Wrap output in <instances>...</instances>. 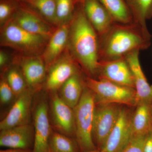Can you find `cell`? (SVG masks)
<instances>
[{
	"mask_svg": "<svg viewBox=\"0 0 152 152\" xmlns=\"http://www.w3.org/2000/svg\"><path fill=\"white\" fill-rule=\"evenodd\" d=\"M68 47L73 58L91 76L97 75L99 37L87 18L83 7L74 13L70 24Z\"/></svg>",
	"mask_w": 152,
	"mask_h": 152,
	"instance_id": "1",
	"label": "cell"
},
{
	"mask_svg": "<svg viewBox=\"0 0 152 152\" xmlns=\"http://www.w3.org/2000/svg\"><path fill=\"white\" fill-rule=\"evenodd\" d=\"M151 41L134 23H115L107 32L99 37V61L118 59L132 52L147 49Z\"/></svg>",
	"mask_w": 152,
	"mask_h": 152,
	"instance_id": "2",
	"label": "cell"
},
{
	"mask_svg": "<svg viewBox=\"0 0 152 152\" xmlns=\"http://www.w3.org/2000/svg\"><path fill=\"white\" fill-rule=\"evenodd\" d=\"M49 40L26 31L12 20L4 25L1 31V45L12 48L24 56L42 54Z\"/></svg>",
	"mask_w": 152,
	"mask_h": 152,
	"instance_id": "3",
	"label": "cell"
},
{
	"mask_svg": "<svg viewBox=\"0 0 152 152\" xmlns=\"http://www.w3.org/2000/svg\"><path fill=\"white\" fill-rule=\"evenodd\" d=\"M94 96L85 86L78 103L73 109L77 142L83 152L95 150L93 131L96 108Z\"/></svg>",
	"mask_w": 152,
	"mask_h": 152,
	"instance_id": "4",
	"label": "cell"
},
{
	"mask_svg": "<svg viewBox=\"0 0 152 152\" xmlns=\"http://www.w3.org/2000/svg\"><path fill=\"white\" fill-rule=\"evenodd\" d=\"M85 85L92 91L95 103L98 104H115L136 106L135 88L122 86L105 80H97L88 77Z\"/></svg>",
	"mask_w": 152,
	"mask_h": 152,
	"instance_id": "5",
	"label": "cell"
},
{
	"mask_svg": "<svg viewBox=\"0 0 152 152\" xmlns=\"http://www.w3.org/2000/svg\"><path fill=\"white\" fill-rule=\"evenodd\" d=\"M34 140L32 152H50L49 140L52 128L50 121L49 103L45 96L38 97L33 107Z\"/></svg>",
	"mask_w": 152,
	"mask_h": 152,
	"instance_id": "6",
	"label": "cell"
},
{
	"mask_svg": "<svg viewBox=\"0 0 152 152\" xmlns=\"http://www.w3.org/2000/svg\"><path fill=\"white\" fill-rule=\"evenodd\" d=\"M49 94V116L53 129L70 137L75 136V121L73 109L63 102L58 92Z\"/></svg>",
	"mask_w": 152,
	"mask_h": 152,
	"instance_id": "7",
	"label": "cell"
},
{
	"mask_svg": "<svg viewBox=\"0 0 152 152\" xmlns=\"http://www.w3.org/2000/svg\"><path fill=\"white\" fill-rule=\"evenodd\" d=\"M121 109V107L118 104L96 105L93 136V139L94 138L99 151H100L103 147L106 140L115 124Z\"/></svg>",
	"mask_w": 152,
	"mask_h": 152,
	"instance_id": "8",
	"label": "cell"
},
{
	"mask_svg": "<svg viewBox=\"0 0 152 152\" xmlns=\"http://www.w3.org/2000/svg\"><path fill=\"white\" fill-rule=\"evenodd\" d=\"M48 72L45 88L49 93L57 92L72 76L80 73L78 64L70 53L61 55Z\"/></svg>",
	"mask_w": 152,
	"mask_h": 152,
	"instance_id": "9",
	"label": "cell"
},
{
	"mask_svg": "<svg viewBox=\"0 0 152 152\" xmlns=\"http://www.w3.org/2000/svg\"><path fill=\"white\" fill-rule=\"evenodd\" d=\"M132 114L126 108L121 107L115 124L100 152H122L132 138Z\"/></svg>",
	"mask_w": 152,
	"mask_h": 152,
	"instance_id": "10",
	"label": "cell"
},
{
	"mask_svg": "<svg viewBox=\"0 0 152 152\" xmlns=\"http://www.w3.org/2000/svg\"><path fill=\"white\" fill-rule=\"evenodd\" d=\"M34 93L28 88L18 97L8 113L0 122L1 131L30 124Z\"/></svg>",
	"mask_w": 152,
	"mask_h": 152,
	"instance_id": "11",
	"label": "cell"
},
{
	"mask_svg": "<svg viewBox=\"0 0 152 152\" xmlns=\"http://www.w3.org/2000/svg\"><path fill=\"white\" fill-rule=\"evenodd\" d=\"M97 75L99 80H105L118 84L135 88L132 72L125 58L99 61Z\"/></svg>",
	"mask_w": 152,
	"mask_h": 152,
	"instance_id": "12",
	"label": "cell"
},
{
	"mask_svg": "<svg viewBox=\"0 0 152 152\" xmlns=\"http://www.w3.org/2000/svg\"><path fill=\"white\" fill-rule=\"evenodd\" d=\"M19 59V68L29 88L35 93L39 91L46 78V66L42 57L23 56Z\"/></svg>",
	"mask_w": 152,
	"mask_h": 152,
	"instance_id": "13",
	"label": "cell"
},
{
	"mask_svg": "<svg viewBox=\"0 0 152 152\" xmlns=\"http://www.w3.org/2000/svg\"><path fill=\"white\" fill-rule=\"evenodd\" d=\"M34 131L30 124L1 131L0 145L9 148L31 149L34 146Z\"/></svg>",
	"mask_w": 152,
	"mask_h": 152,
	"instance_id": "14",
	"label": "cell"
},
{
	"mask_svg": "<svg viewBox=\"0 0 152 152\" xmlns=\"http://www.w3.org/2000/svg\"><path fill=\"white\" fill-rule=\"evenodd\" d=\"M83 8L86 16L99 37L107 32L115 23L98 0H85L83 3Z\"/></svg>",
	"mask_w": 152,
	"mask_h": 152,
	"instance_id": "15",
	"label": "cell"
},
{
	"mask_svg": "<svg viewBox=\"0 0 152 152\" xmlns=\"http://www.w3.org/2000/svg\"><path fill=\"white\" fill-rule=\"evenodd\" d=\"M139 51L136 50L128 54L125 58L134 76L137 105L141 102L152 104V85L148 83L142 70L139 60Z\"/></svg>",
	"mask_w": 152,
	"mask_h": 152,
	"instance_id": "16",
	"label": "cell"
},
{
	"mask_svg": "<svg viewBox=\"0 0 152 152\" xmlns=\"http://www.w3.org/2000/svg\"><path fill=\"white\" fill-rule=\"evenodd\" d=\"M70 24L58 27L49 39L42 55L47 70L61 56L63 51L68 45Z\"/></svg>",
	"mask_w": 152,
	"mask_h": 152,
	"instance_id": "17",
	"label": "cell"
},
{
	"mask_svg": "<svg viewBox=\"0 0 152 152\" xmlns=\"http://www.w3.org/2000/svg\"><path fill=\"white\" fill-rule=\"evenodd\" d=\"M12 20L26 31L48 39L56 29L48 21L27 11H19Z\"/></svg>",
	"mask_w": 152,
	"mask_h": 152,
	"instance_id": "18",
	"label": "cell"
},
{
	"mask_svg": "<svg viewBox=\"0 0 152 152\" xmlns=\"http://www.w3.org/2000/svg\"><path fill=\"white\" fill-rule=\"evenodd\" d=\"M132 15L133 23L142 31L144 34L151 39L147 20L152 18V0H125Z\"/></svg>",
	"mask_w": 152,
	"mask_h": 152,
	"instance_id": "19",
	"label": "cell"
},
{
	"mask_svg": "<svg viewBox=\"0 0 152 152\" xmlns=\"http://www.w3.org/2000/svg\"><path fill=\"white\" fill-rule=\"evenodd\" d=\"M85 86L80 74H75L60 88L58 94L63 102L74 109L80 99Z\"/></svg>",
	"mask_w": 152,
	"mask_h": 152,
	"instance_id": "20",
	"label": "cell"
},
{
	"mask_svg": "<svg viewBox=\"0 0 152 152\" xmlns=\"http://www.w3.org/2000/svg\"><path fill=\"white\" fill-rule=\"evenodd\" d=\"M152 104L139 103L132 118V136L145 135L152 129Z\"/></svg>",
	"mask_w": 152,
	"mask_h": 152,
	"instance_id": "21",
	"label": "cell"
},
{
	"mask_svg": "<svg viewBox=\"0 0 152 152\" xmlns=\"http://www.w3.org/2000/svg\"><path fill=\"white\" fill-rule=\"evenodd\" d=\"M105 8L115 23H133L132 15L125 0H98Z\"/></svg>",
	"mask_w": 152,
	"mask_h": 152,
	"instance_id": "22",
	"label": "cell"
},
{
	"mask_svg": "<svg viewBox=\"0 0 152 152\" xmlns=\"http://www.w3.org/2000/svg\"><path fill=\"white\" fill-rule=\"evenodd\" d=\"M77 144L70 137L52 129L49 140L50 152H78Z\"/></svg>",
	"mask_w": 152,
	"mask_h": 152,
	"instance_id": "23",
	"label": "cell"
},
{
	"mask_svg": "<svg viewBox=\"0 0 152 152\" xmlns=\"http://www.w3.org/2000/svg\"><path fill=\"white\" fill-rule=\"evenodd\" d=\"M5 77L17 98L29 88L20 68L15 66L10 68L7 72Z\"/></svg>",
	"mask_w": 152,
	"mask_h": 152,
	"instance_id": "24",
	"label": "cell"
},
{
	"mask_svg": "<svg viewBox=\"0 0 152 152\" xmlns=\"http://www.w3.org/2000/svg\"><path fill=\"white\" fill-rule=\"evenodd\" d=\"M56 26L70 23L73 17L72 0H56Z\"/></svg>",
	"mask_w": 152,
	"mask_h": 152,
	"instance_id": "25",
	"label": "cell"
},
{
	"mask_svg": "<svg viewBox=\"0 0 152 152\" xmlns=\"http://www.w3.org/2000/svg\"><path fill=\"white\" fill-rule=\"evenodd\" d=\"M31 2L47 21L56 26V0H31Z\"/></svg>",
	"mask_w": 152,
	"mask_h": 152,
	"instance_id": "26",
	"label": "cell"
},
{
	"mask_svg": "<svg viewBox=\"0 0 152 152\" xmlns=\"http://www.w3.org/2000/svg\"><path fill=\"white\" fill-rule=\"evenodd\" d=\"M17 98L6 77H3L0 83V102L2 106L14 103Z\"/></svg>",
	"mask_w": 152,
	"mask_h": 152,
	"instance_id": "27",
	"label": "cell"
},
{
	"mask_svg": "<svg viewBox=\"0 0 152 152\" xmlns=\"http://www.w3.org/2000/svg\"><path fill=\"white\" fill-rule=\"evenodd\" d=\"M146 135L132 136L127 145L122 152H143Z\"/></svg>",
	"mask_w": 152,
	"mask_h": 152,
	"instance_id": "28",
	"label": "cell"
},
{
	"mask_svg": "<svg viewBox=\"0 0 152 152\" xmlns=\"http://www.w3.org/2000/svg\"><path fill=\"white\" fill-rule=\"evenodd\" d=\"M12 7L8 3L2 2L0 4V22L3 25L8 21L7 20L12 14Z\"/></svg>",
	"mask_w": 152,
	"mask_h": 152,
	"instance_id": "29",
	"label": "cell"
},
{
	"mask_svg": "<svg viewBox=\"0 0 152 152\" xmlns=\"http://www.w3.org/2000/svg\"><path fill=\"white\" fill-rule=\"evenodd\" d=\"M143 152H152V129L146 135L143 146Z\"/></svg>",
	"mask_w": 152,
	"mask_h": 152,
	"instance_id": "30",
	"label": "cell"
},
{
	"mask_svg": "<svg viewBox=\"0 0 152 152\" xmlns=\"http://www.w3.org/2000/svg\"><path fill=\"white\" fill-rule=\"evenodd\" d=\"M9 61V57L5 52L1 50L0 52V67L3 69L6 66Z\"/></svg>",
	"mask_w": 152,
	"mask_h": 152,
	"instance_id": "31",
	"label": "cell"
},
{
	"mask_svg": "<svg viewBox=\"0 0 152 152\" xmlns=\"http://www.w3.org/2000/svg\"><path fill=\"white\" fill-rule=\"evenodd\" d=\"M0 152H32V150L10 148L8 149L1 150Z\"/></svg>",
	"mask_w": 152,
	"mask_h": 152,
	"instance_id": "32",
	"label": "cell"
},
{
	"mask_svg": "<svg viewBox=\"0 0 152 152\" xmlns=\"http://www.w3.org/2000/svg\"><path fill=\"white\" fill-rule=\"evenodd\" d=\"M86 152H100V151L99 150H92V151H87Z\"/></svg>",
	"mask_w": 152,
	"mask_h": 152,
	"instance_id": "33",
	"label": "cell"
},
{
	"mask_svg": "<svg viewBox=\"0 0 152 152\" xmlns=\"http://www.w3.org/2000/svg\"><path fill=\"white\" fill-rule=\"evenodd\" d=\"M80 1H82V2L83 3L84 1H85V0H80Z\"/></svg>",
	"mask_w": 152,
	"mask_h": 152,
	"instance_id": "34",
	"label": "cell"
},
{
	"mask_svg": "<svg viewBox=\"0 0 152 152\" xmlns=\"http://www.w3.org/2000/svg\"></svg>",
	"mask_w": 152,
	"mask_h": 152,
	"instance_id": "35",
	"label": "cell"
},
{
	"mask_svg": "<svg viewBox=\"0 0 152 152\" xmlns=\"http://www.w3.org/2000/svg\"></svg>",
	"mask_w": 152,
	"mask_h": 152,
	"instance_id": "36",
	"label": "cell"
}]
</instances>
